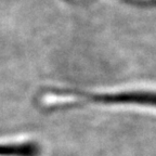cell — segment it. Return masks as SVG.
<instances>
[{
	"mask_svg": "<svg viewBox=\"0 0 156 156\" xmlns=\"http://www.w3.org/2000/svg\"><path fill=\"white\" fill-rule=\"evenodd\" d=\"M64 103L66 106L98 103L102 105H136L156 108V89H124L100 93L65 90Z\"/></svg>",
	"mask_w": 156,
	"mask_h": 156,
	"instance_id": "cell-1",
	"label": "cell"
}]
</instances>
